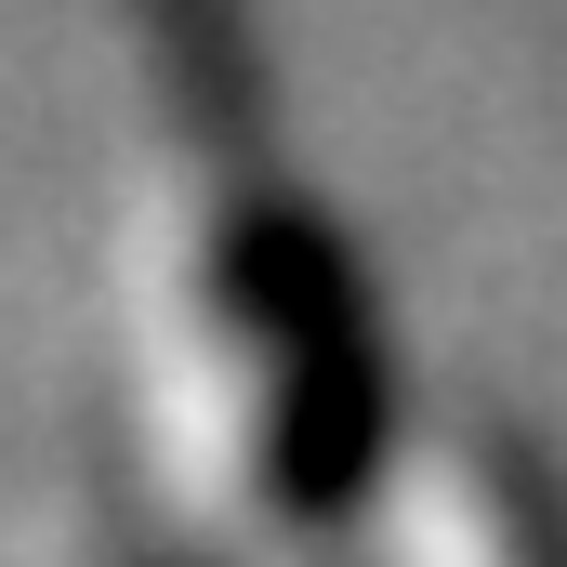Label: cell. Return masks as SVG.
Listing matches in <instances>:
<instances>
[{
    "mask_svg": "<svg viewBox=\"0 0 567 567\" xmlns=\"http://www.w3.org/2000/svg\"><path fill=\"white\" fill-rule=\"evenodd\" d=\"M158 120L133 198V396L145 475L238 542L330 528L343 488H383V370L343 251L251 145V106L198 27H158Z\"/></svg>",
    "mask_w": 567,
    "mask_h": 567,
    "instance_id": "6da1fadb",
    "label": "cell"
}]
</instances>
